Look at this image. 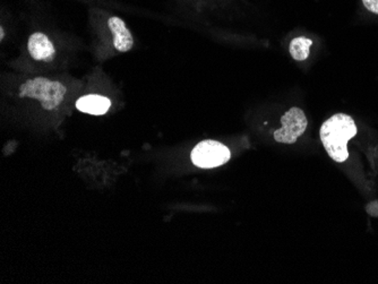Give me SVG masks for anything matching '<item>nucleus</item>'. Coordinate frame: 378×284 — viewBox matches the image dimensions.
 <instances>
[{
    "mask_svg": "<svg viewBox=\"0 0 378 284\" xmlns=\"http://www.w3.org/2000/svg\"><path fill=\"white\" fill-rule=\"evenodd\" d=\"M67 93L68 89L61 80L44 76L27 78L18 89V97L20 100L37 101L46 111L59 109L64 104Z\"/></svg>",
    "mask_w": 378,
    "mask_h": 284,
    "instance_id": "nucleus-2",
    "label": "nucleus"
},
{
    "mask_svg": "<svg viewBox=\"0 0 378 284\" xmlns=\"http://www.w3.org/2000/svg\"><path fill=\"white\" fill-rule=\"evenodd\" d=\"M313 41L308 37H295L294 40L290 42L289 46V51L291 57L297 61H306L309 56V51H310V47H312Z\"/></svg>",
    "mask_w": 378,
    "mask_h": 284,
    "instance_id": "nucleus-8",
    "label": "nucleus"
},
{
    "mask_svg": "<svg viewBox=\"0 0 378 284\" xmlns=\"http://www.w3.org/2000/svg\"><path fill=\"white\" fill-rule=\"evenodd\" d=\"M357 132L353 117L346 113H336L322 125L320 136L327 154L335 162L342 163L349 158L348 142L357 135Z\"/></svg>",
    "mask_w": 378,
    "mask_h": 284,
    "instance_id": "nucleus-1",
    "label": "nucleus"
},
{
    "mask_svg": "<svg viewBox=\"0 0 378 284\" xmlns=\"http://www.w3.org/2000/svg\"><path fill=\"white\" fill-rule=\"evenodd\" d=\"M363 4L367 11H370L372 14L378 15V0H363Z\"/></svg>",
    "mask_w": 378,
    "mask_h": 284,
    "instance_id": "nucleus-9",
    "label": "nucleus"
},
{
    "mask_svg": "<svg viewBox=\"0 0 378 284\" xmlns=\"http://www.w3.org/2000/svg\"><path fill=\"white\" fill-rule=\"evenodd\" d=\"M280 130H275V140L279 143L294 144L306 132L307 121L305 112L301 108H291L281 118Z\"/></svg>",
    "mask_w": 378,
    "mask_h": 284,
    "instance_id": "nucleus-5",
    "label": "nucleus"
},
{
    "mask_svg": "<svg viewBox=\"0 0 378 284\" xmlns=\"http://www.w3.org/2000/svg\"><path fill=\"white\" fill-rule=\"evenodd\" d=\"M113 104L111 100L104 95L98 93H89L82 95L75 102L76 109L78 111L91 116H103L109 111Z\"/></svg>",
    "mask_w": 378,
    "mask_h": 284,
    "instance_id": "nucleus-7",
    "label": "nucleus"
},
{
    "mask_svg": "<svg viewBox=\"0 0 378 284\" xmlns=\"http://www.w3.org/2000/svg\"><path fill=\"white\" fill-rule=\"evenodd\" d=\"M96 12L109 32L113 49L119 54H125L133 49L134 35L125 20L117 15L106 13L103 9L96 8Z\"/></svg>",
    "mask_w": 378,
    "mask_h": 284,
    "instance_id": "nucleus-4",
    "label": "nucleus"
},
{
    "mask_svg": "<svg viewBox=\"0 0 378 284\" xmlns=\"http://www.w3.org/2000/svg\"><path fill=\"white\" fill-rule=\"evenodd\" d=\"M231 158L230 149L217 141H203L191 153L194 166L202 169H213L227 163Z\"/></svg>",
    "mask_w": 378,
    "mask_h": 284,
    "instance_id": "nucleus-3",
    "label": "nucleus"
},
{
    "mask_svg": "<svg viewBox=\"0 0 378 284\" xmlns=\"http://www.w3.org/2000/svg\"><path fill=\"white\" fill-rule=\"evenodd\" d=\"M367 214L372 218H378V201H372L366 205Z\"/></svg>",
    "mask_w": 378,
    "mask_h": 284,
    "instance_id": "nucleus-10",
    "label": "nucleus"
},
{
    "mask_svg": "<svg viewBox=\"0 0 378 284\" xmlns=\"http://www.w3.org/2000/svg\"><path fill=\"white\" fill-rule=\"evenodd\" d=\"M26 50L30 58L37 63H51L57 56L55 44L49 35L42 31H34L27 37Z\"/></svg>",
    "mask_w": 378,
    "mask_h": 284,
    "instance_id": "nucleus-6",
    "label": "nucleus"
}]
</instances>
